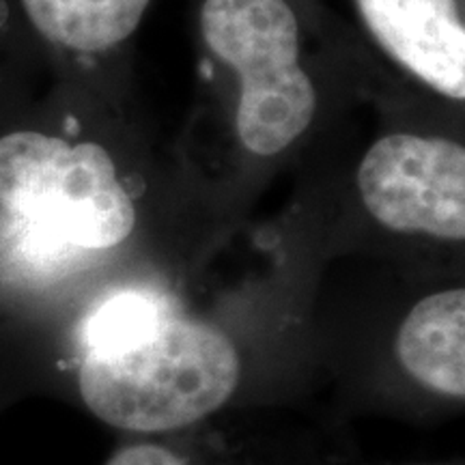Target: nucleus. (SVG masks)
I'll return each mask as SVG.
<instances>
[{
	"label": "nucleus",
	"instance_id": "f257e3e1",
	"mask_svg": "<svg viewBox=\"0 0 465 465\" xmlns=\"http://www.w3.org/2000/svg\"><path fill=\"white\" fill-rule=\"evenodd\" d=\"M194 22L212 119L190 138L224 141L265 164L319 138L332 119V84L308 48L317 22L298 0H194Z\"/></svg>",
	"mask_w": 465,
	"mask_h": 465
},
{
	"label": "nucleus",
	"instance_id": "f03ea898",
	"mask_svg": "<svg viewBox=\"0 0 465 465\" xmlns=\"http://www.w3.org/2000/svg\"><path fill=\"white\" fill-rule=\"evenodd\" d=\"M0 207L44 254L113 250L138 223L113 149L37 130L0 138Z\"/></svg>",
	"mask_w": 465,
	"mask_h": 465
},
{
	"label": "nucleus",
	"instance_id": "7ed1b4c3",
	"mask_svg": "<svg viewBox=\"0 0 465 465\" xmlns=\"http://www.w3.org/2000/svg\"><path fill=\"white\" fill-rule=\"evenodd\" d=\"M240 381V358L223 330L166 317L132 345L86 351L78 386L100 420L125 431L188 427L224 405Z\"/></svg>",
	"mask_w": 465,
	"mask_h": 465
},
{
	"label": "nucleus",
	"instance_id": "20e7f679",
	"mask_svg": "<svg viewBox=\"0 0 465 465\" xmlns=\"http://www.w3.org/2000/svg\"><path fill=\"white\" fill-rule=\"evenodd\" d=\"M353 182L386 231L465 240V144L455 125L391 121L364 149Z\"/></svg>",
	"mask_w": 465,
	"mask_h": 465
},
{
	"label": "nucleus",
	"instance_id": "39448f33",
	"mask_svg": "<svg viewBox=\"0 0 465 465\" xmlns=\"http://www.w3.org/2000/svg\"><path fill=\"white\" fill-rule=\"evenodd\" d=\"M371 48L449 110L465 102V0H349Z\"/></svg>",
	"mask_w": 465,
	"mask_h": 465
},
{
	"label": "nucleus",
	"instance_id": "423d86ee",
	"mask_svg": "<svg viewBox=\"0 0 465 465\" xmlns=\"http://www.w3.org/2000/svg\"><path fill=\"white\" fill-rule=\"evenodd\" d=\"M155 0H20L35 31L80 58L130 56Z\"/></svg>",
	"mask_w": 465,
	"mask_h": 465
},
{
	"label": "nucleus",
	"instance_id": "0eeeda50",
	"mask_svg": "<svg viewBox=\"0 0 465 465\" xmlns=\"http://www.w3.org/2000/svg\"><path fill=\"white\" fill-rule=\"evenodd\" d=\"M403 369L435 392L465 394V291L446 289L411 308L399 330Z\"/></svg>",
	"mask_w": 465,
	"mask_h": 465
},
{
	"label": "nucleus",
	"instance_id": "6e6552de",
	"mask_svg": "<svg viewBox=\"0 0 465 465\" xmlns=\"http://www.w3.org/2000/svg\"><path fill=\"white\" fill-rule=\"evenodd\" d=\"M168 315L160 300L143 291H124L108 298L86 323V351L119 349L144 339Z\"/></svg>",
	"mask_w": 465,
	"mask_h": 465
},
{
	"label": "nucleus",
	"instance_id": "1a4fd4ad",
	"mask_svg": "<svg viewBox=\"0 0 465 465\" xmlns=\"http://www.w3.org/2000/svg\"><path fill=\"white\" fill-rule=\"evenodd\" d=\"M108 465H188L162 446H130L119 450Z\"/></svg>",
	"mask_w": 465,
	"mask_h": 465
},
{
	"label": "nucleus",
	"instance_id": "9d476101",
	"mask_svg": "<svg viewBox=\"0 0 465 465\" xmlns=\"http://www.w3.org/2000/svg\"><path fill=\"white\" fill-rule=\"evenodd\" d=\"M298 3L306 9L308 15L315 17V22H322V20H319V11L315 9V0H298Z\"/></svg>",
	"mask_w": 465,
	"mask_h": 465
}]
</instances>
